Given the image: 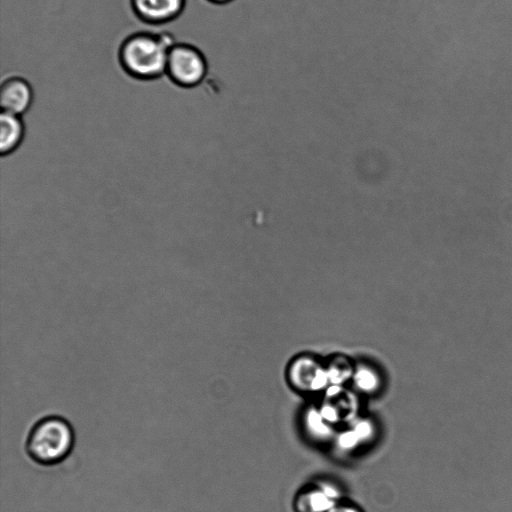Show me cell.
I'll list each match as a JSON object with an SVG mask.
<instances>
[{
	"label": "cell",
	"instance_id": "12",
	"mask_svg": "<svg viewBox=\"0 0 512 512\" xmlns=\"http://www.w3.org/2000/svg\"><path fill=\"white\" fill-rule=\"evenodd\" d=\"M352 382L360 391L371 393L378 388L380 378L374 369L368 366H358L355 367Z\"/></svg>",
	"mask_w": 512,
	"mask_h": 512
},
{
	"label": "cell",
	"instance_id": "7",
	"mask_svg": "<svg viewBox=\"0 0 512 512\" xmlns=\"http://www.w3.org/2000/svg\"><path fill=\"white\" fill-rule=\"evenodd\" d=\"M34 101L31 83L19 75H10L0 85V106L2 112L22 116L29 111Z\"/></svg>",
	"mask_w": 512,
	"mask_h": 512
},
{
	"label": "cell",
	"instance_id": "9",
	"mask_svg": "<svg viewBox=\"0 0 512 512\" xmlns=\"http://www.w3.org/2000/svg\"><path fill=\"white\" fill-rule=\"evenodd\" d=\"M26 134L22 116L1 112L0 115V153L9 156L19 149Z\"/></svg>",
	"mask_w": 512,
	"mask_h": 512
},
{
	"label": "cell",
	"instance_id": "6",
	"mask_svg": "<svg viewBox=\"0 0 512 512\" xmlns=\"http://www.w3.org/2000/svg\"><path fill=\"white\" fill-rule=\"evenodd\" d=\"M187 0H129L137 19L148 25L173 22L183 13Z\"/></svg>",
	"mask_w": 512,
	"mask_h": 512
},
{
	"label": "cell",
	"instance_id": "2",
	"mask_svg": "<svg viewBox=\"0 0 512 512\" xmlns=\"http://www.w3.org/2000/svg\"><path fill=\"white\" fill-rule=\"evenodd\" d=\"M75 432L70 422L59 415L39 419L29 430L25 440L28 457L38 465L55 466L71 454Z\"/></svg>",
	"mask_w": 512,
	"mask_h": 512
},
{
	"label": "cell",
	"instance_id": "1",
	"mask_svg": "<svg viewBox=\"0 0 512 512\" xmlns=\"http://www.w3.org/2000/svg\"><path fill=\"white\" fill-rule=\"evenodd\" d=\"M175 42L168 32H133L118 47L119 66L132 79L157 80L165 75L168 52Z\"/></svg>",
	"mask_w": 512,
	"mask_h": 512
},
{
	"label": "cell",
	"instance_id": "13",
	"mask_svg": "<svg viewBox=\"0 0 512 512\" xmlns=\"http://www.w3.org/2000/svg\"><path fill=\"white\" fill-rule=\"evenodd\" d=\"M349 425L361 443L366 442L373 436V424L365 418L357 417L351 423H349Z\"/></svg>",
	"mask_w": 512,
	"mask_h": 512
},
{
	"label": "cell",
	"instance_id": "10",
	"mask_svg": "<svg viewBox=\"0 0 512 512\" xmlns=\"http://www.w3.org/2000/svg\"><path fill=\"white\" fill-rule=\"evenodd\" d=\"M330 385L344 386L352 380L355 367L352 362L343 355L332 357L326 364Z\"/></svg>",
	"mask_w": 512,
	"mask_h": 512
},
{
	"label": "cell",
	"instance_id": "5",
	"mask_svg": "<svg viewBox=\"0 0 512 512\" xmlns=\"http://www.w3.org/2000/svg\"><path fill=\"white\" fill-rule=\"evenodd\" d=\"M318 409L331 425L351 423L357 418V396L344 386L330 385L324 392Z\"/></svg>",
	"mask_w": 512,
	"mask_h": 512
},
{
	"label": "cell",
	"instance_id": "14",
	"mask_svg": "<svg viewBox=\"0 0 512 512\" xmlns=\"http://www.w3.org/2000/svg\"><path fill=\"white\" fill-rule=\"evenodd\" d=\"M337 444L345 450L354 449L356 446L361 444L360 440L349 426L336 436Z\"/></svg>",
	"mask_w": 512,
	"mask_h": 512
},
{
	"label": "cell",
	"instance_id": "11",
	"mask_svg": "<svg viewBox=\"0 0 512 512\" xmlns=\"http://www.w3.org/2000/svg\"><path fill=\"white\" fill-rule=\"evenodd\" d=\"M304 425L312 436L320 439L331 436L334 427L325 420L318 407H311L306 410Z\"/></svg>",
	"mask_w": 512,
	"mask_h": 512
},
{
	"label": "cell",
	"instance_id": "4",
	"mask_svg": "<svg viewBox=\"0 0 512 512\" xmlns=\"http://www.w3.org/2000/svg\"><path fill=\"white\" fill-rule=\"evenodd\" d=\"M287 378L294 389L303 393L324 392L330 386L325 364L309 355H300L290 362Z\"/></svg>",
	"mask_w": 512,
	"mask_h": 512
},
{
	"label": "cell",
	"instance_id": "3",
	"mask_svg": "<svg viewBox=\"0 0 512 512\" xmlns=\"http://www.w3.org/2000/svg\"><path fill=\"white\" fill-rule=\"evenodd\" d=\"M208 72V59L196 45L175 42L169 49L165 75L175 86L195 88L205 80Z\"/></svg>",
	"mask_w": 512,
	"mask_h": 512
},
{
	"label": "cell",
	"instance_id": "15",
	"mask_svg": "<svg viewBox=\"0 0 512 512\" xmlns=\"http://www.w3.org/2000/svg\"><path fill=\"white\" fill-rule=\"evenodd\" d=\"M328 512H359L358 509L349 505L337 504Z\"/></svg>",
	"mask_w": 512,
	"mask_h": 512
},
{
	"label": "cell",
	"instance_id": "16",
	"mask_svg": "<svg viewBox=\"0 0 512 512\" xmlns=\"http://www.w3.org/2000/svg\"><path fill=\"white\" fill-rule=\"evenodd\" d=\"M205 1L214 6L222 7V6H226V5L233 3L235 0H205Z\"/></svg>",
	"mask_w": 512,
	"mask_h": 512
},
{
	"label": "cell",
	"instance_id": "8",
	"mask_svg": "<svg viewBox=\"0 0 512 512\" xmlns=\"http://www.w3.org/2000/svg\"><path fill=\"white\" fill-rule=\"evenodd\" d=\"M339 495L332 483H314L298 494L296 507L300 512H328L338 504Z\"/></svg>",
	"mask_w": 512,
	"mask_h": 512
}]
</instances>
